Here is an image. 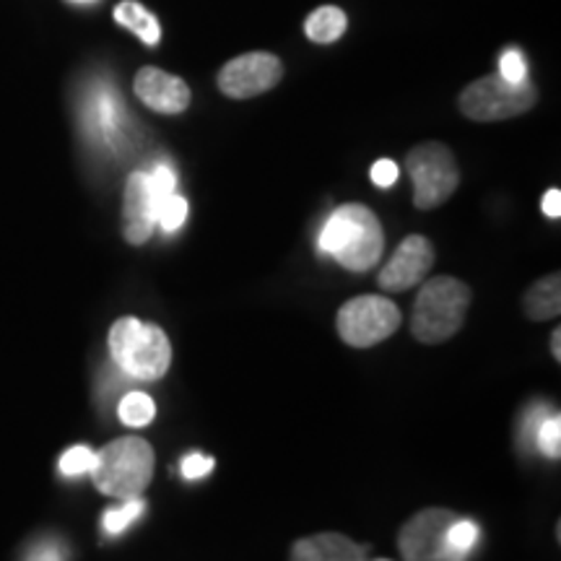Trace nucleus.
<instances>
[{"label":"nucleus","mask_w":561,"mask_h":561,"mask_svg":"<svg viewBox=\"0 0 561 561\" xmlns=\"http://www.w3.org/2000/svg\"><path fill=\"white\" fill-rule=\"evenodd\" d=\"M144 510H146V502L140 500V496H136V500H123V507H112L104 512L102 517L104 530H107L110 536H121V533L128 530L130 525L144 515Z\"/></svg>","instance_id":"6ab92c4d"},{"label":"nucleus","mask_w":561,"mask_h":561,"mask_svg":"<svg viewBox=\"0 0 561 561\" xmlns=\"http://www.w3.org/2000/svg\"><path fill=\"white\" fill-rule=\"evenodd\" d=\"M543 214L549 216V219H559L561 216V193L557 187L543 195Z\"/></svg>","instance_id":"c85d7f7f"},{"label":"nucleus","mask_w":561,"mask_h":561,"mask_svg":"<svg viewBox=\"0 0 561 561\" xmlns=\"http://www.w3.org/2000/svg\"><path fill=\"white\" fill-rule=\"evenodd\" d=\"M536 442L546 458H551V460L561 458V419H559V413H551V416L541 419V426H538V432H536Z\"/></svg>","instance_id":"412c9836"},{"label":"nucleus","mask_w":561,"mask_h":561,"mask_svg":"<svg viewBox=\"0 0 561 561\" xmlns=\"http://www.w3.org/2000/svg\"><path fill=\"white\" fill-rule=\"evenodd\" d=\"M157 413V405L146 392H128L117 405V416L128 426H146Z\"/></svg>","instance_id":"a211bd4d"},{"label":"nucleus","mask_w":561,"mask_h":561,"mask_svg":"<svg viewBox=\"0 0 561 561\" xmlns=\"http://www.w3.org/2000/svg\"><path fill=\"white\" fill-rule=\"evenodd\" d=\"M432 265H434L432 242L421 234H411L398 244V250L392 252L390 261L385 263L377 284H380V289L388 294L409 291L426 278V273L432 271Z\"/></svg>","instance_id":"9b49d317"},{"label":"nucleus","mask_w":561,"mask_h":561,"mask_svg":"<svg viewBox=\"0 0 561 561\" xmlns=\"http://www.w3.org/2000/svg\"><path fill=\"white\" fill-rule=\"evenodd\" d=\"M289 561H367V551L341 533H318L294 543Z\"/></svg>","instance_id":"4468645a"},{"label":"nucleus","mask_w":561,"mask_h":561,"mask_svg":"<svg viewBox=\"0 0 561 561\" xmlns=\"http://www.w3.org/2000/svg\"><path fill=\"white\" fill-rule=\"evenodd\" d=\"M405 170L413 180V206L432 210L453 198L460 185V170L453 151L437 140L413 146L405 157Z\"/></svg>","instance_id":"39448f33"},{"label":"nucleus","mask_w":561,"mask_h":561,"mask_svg":"<svg viewBox=\"0 0 561 561\" xmlns=\"http://www.w3.org/2000/svg\"><path fill=\"white\" fill-rule=\"evenodd\" d=\"M157 229V198H153L149 172H133L125 182L123 198V231L130 244L151 240Z\"/></svg>","instance_id":"f8f14e48"},{"label":"nucleus","mask_w":561,"mask_h":561,"mask_svg":"<svg viewBox=\"0 0 561 561\" xmlns=\"http://www.w3.org/2000/svg\"><path fill=\"white\" fill-rule=\"evenodd\" d=\"M476 541H479V525L455 517V523L447 528V543H450V549L468 557L473 551Z\"/></svg>","instance_id":"4be33fe9"},{"label":"nucleus","mask_w":561,"mask_h":561,"mask_svg":"<svg viewBox=\"0 0 561 561\" xmlns=\"http://www.w3.org/2000/svg\"><path fill=\"white\" fill-rule=\"evenodd\" d=\"M115 21L123 24L125 30H130L136 37L144 42V45L157 47L161 39V26L153 13H149L144 5L136 3V0H123V3L115 5Z\"/></svg>","instance_id":"dca6fc26"},{"label":"nucleus","mask_w":561,"mask_h":561,"mask_svg":"<svg viewBox=\"0 0 561 561\" xmlns=\"http://www.w3.org/2000/svg\"><path fill=\"white\" fill-rule=\"evenodd\" d=\"M284 79V66L271 53H250L229 60L219 73V89L231 100H250L271 91Z\"/></svg>","instance_id":"9d476101"},{"label":"nucleus","mask_w":561,"mask_h":561,"mask_svg":"<svg viewBox=\"0 0 561 561\" xmlns=\"http://www.w3.org/2000/svg\"><path fill=\"white\" fill-rule=\"evenodd\" d=\"M94 466V450H89L87 445H76L60 458V473L62 476H83Z\"/></svg>","instance_id":"5701e85b"},{"label":"nucleus","mask_w":561,"mask_h":561,"mask_svg":"<svg viewBox=\"0 0 561 561\" xmlns=\"http://www.w3.org/2000/svg\"><path fill=\"white\" fill-rule=\"evenodd\" d=\"M346 26H348L346 13L335 9V5H322V9H318L310 19H307L305 32L307 37L318 42V45H331V42L343 37Z\"/></svg>","instance_id":"f3484780"},{"label":"nucleus","mask_w":561,"mask_h":561,"mask_svg":"<svg viewBox=\"0 0 561 561\" xmlns=\"http://www.w3.org/2000/svg\"><path fill=\"white\" fill-rule=\"evenodd\" d=\"M403 314L398 305L388 297L364 294L348 299L339 310L335 328L343 343L354 348H371L401 328Z\"/></svg>","instance_id":"0eeeda50"},{"label":"nucleus","mask_w":561,"mask_h":561,"mask_svg":"<svg viewBox=\"0 0 561 561\" xmlns=\"http://www.w3.org/2000/svg\"><path fill=\"white\" fill-rule=\"evenodd\" d=\"M24 561H68V551L55 538H45V541H37L26 551Z\"/></svg>","instance_id":"a878e982"},{"label":"nucleus","mask_w":561,"mask_h":561,"mask_svg":"<svg viewBox=\"0 0 561 561\" xmlns=\"http://www.w3.org/2000/svg\"><path fill=\"white\" fill-rule=\"evenodd\" d=\"M398 164L390 159H380L375 161V167H371V182H375L377 187H392L398 182Z\"/></svg>","instance_id":"cd10ccee"},{"label":"nucleus","mask_w":561,"mask_h":561,"mask_svg":"<svg viewBox=\"0 0 561 561\" xmlns=\"http://www.w3.org/2000/svg\"><path fill=\"white\" fill-rule=\"evenodd\" d=\"M214 458H206V455H187L185 460H182V476H185L187 481H195V479H203V476H208L214 471Z\"/></svg>","instance_id":"bb28decb"},{"label":"nucleus","mask_w":561,"mask_h":561,"mask_svg":"<svg viewBox=\"0 0 561 561\" xmlns=\"http://www.w3.org/2000/svg\"><path fill=\"white\" fill-rule=\"evenodd\" d=\"M471 289L455 276H434L421 286L411 312V333L419 343L437 346L450 341L466 322Z\"/></svg>","instance_id":"f03ea898"},{"label":"nucleus","mask_w":561,"mask_h":561,"mask_svg":"<svg viewBox=\"0 0 561 561\" xmlns=\"http://www.w3.org/2000/svg\"><path fill=\"white\" fill-rule=\"evenodd\" d=\"M83 130L100 149H121L125 140V110L117 91L107 83L96 81L83 96Z\"/></svg>","instance_id":"1a4fd4ad"},{"label":"nucleus","mask_w":561,"mask_h":561,"mask_svg":"<svg viewBox=\"0 0 561 561\" xmlns=\"http://www.w3.org/2000/svg\"><path fill=\"white\" fill-rule=\"evenodd\" d=\"M73 3H91V0H73Z\"/></svg>","instance_id":"7c9ffc66"},{"label":"nucleus","mask_w":561,"mask_h":561,"mask_svg":"<svg viewBox=\"0 0 561 561\" xmlns=\"http://www.w3.org/2000/svg\"><path fill=\"white\" fill-rule=\"evenodd\" d=\"M551 354H553V359H561V331L557 328V331H553V335H551Z\"/></svg>","instance_id":"c756f323"},{"label":"nucleus","mask_w":561,"mask_h":561,"mask_svg":"<svg viewBox=\"0 0 561 561\" xmlns=\"http://www.w3.org/2000/svg\"><path fill=\"white\" fill-rule=\"evenodd\" d=\"M136 96L146 107L161 115H180L191 107V87L178 76L159 68H140L133 81Z\"/></svg>","instance_id":"ddd939ff"},{"label":"nucleus","mask_w":561,"mask_h":561,"mask_svg":"<svg viewBox=\"0 0 561 561\" xmlns=\"http://www.w3.org/2000/svg\"><path fill=\"white\" fill-rule=\"evenodd\" d=\"M455 512L445 507L421 510L398 533V549L405 561H466L447 543V528L455 523Z\"/></svg>","instance_id":"6e6552de"},{"label":"nucleus","mask_w":561,"mask_h":561,"mask_svg":"<svg viewBox=\"0 0 561 561\" xmlns=\"http://www.w3.org/2000/svg\"><path fill=\"white\" fill-rule=\"evenodd\" d=\"M460 112L476 123H500L525 115L536 104V89L528 81L510 83L500 73L468 83L460 94Z\"/></svg>","instance_id":"423d86ee"},{"label":"nucleus","mask_w":561,"mask_h":561,"mask_svg":"<svg viewBox=\"0 0 561 561\" xmlns=\"http://www.w3.org/2000/svg\"><path fill=\"white\" fill-rule=\"evenodd\" d=\"M523 307H525V314H528L530 320L541 322V320L559 318V312H561L559 273H551V276H543L541 280H536V284L525 291Z\"/></svg>","instance_id":"2eb2a0df"},{"label":"nucleus","mask_w":561,"mask_h":561,"mask_svg":"<svg viewBox=\"0 0 561 561\" xmlns=\"http://www.w3.org/2000/svg\"><path fill=\"white\" fill-rule=\"evenodd\" d=\"M91 479L112 500H136L153 476V450L140 437H121L94 453Z\"/></svg>","instance_id":"20e7f679"},{"label":"nucleus","mask_w":561,"mask_h":561,"mask_svg":"<svg viewBox=\"0 0 561 561\" xmlns=\"http://www.w3.org/2000/svg\"><path fill=\"white\" fill-rule=\"evenodd\" d=\"M385 234L380 219L359 203L333 210L320 231V252L339 261L351 273H367L380 263Z\"/></svg>","instance_id":"f257e3e1"},{"label":"nucleus","mask_w":561,"mask_h":561,"mask_svg":"<svg viewBox=\"0 0 561 561\" xmlns=\"http://www.w3.org/2000/svg\"><path fill=\"white\" fill-rule=\"evenodd\" d=\"M500 76L510 83L528 81V62H525L520 50H507L500 60Z\"/></svg>","instance_id":"393cba45"},{"label":"nucleus","mask_w":561,"mask_h":561,"mask_svg":"<svg viewBox=\"0 0 561 561\" xmlns=\"http://www.w3.org/2000/svg\"><path fill=\"white\" fill-rule=\"evenodd\" d=\"M149 180H151V191H153V198H157V206L159 201H164L167 195L178 193V174L170 164H157L153 170L149 172Z\"/></svg>","instance_id":"b1692460"},{"label":"nucleus","mask_w":561,"mask_h":561,"mask_svg":"<svg viewBox=\"0 0 561 561\" xmlns=\"http://www.w3.org/2000/svg\"><path fill=\"white\" fill-rule=\"evenodd\" d=\"M187 219V201L182 195L172 193L157 206V224L164 231H178Z\"/></svg>","instance_id":"aec40b11"},{"label":"nucleus","mask_w":561,"mask_h":561,"mask_svg":"<svg viewBox=\"0 0 561 561\" xmlns=\"http://www.w3.org/2000/svg\"><path fill=\"white\" fill-rule=\"evenodd\" d=\"M110 356L125 377L153 382L170 369L172 346L159 325L138 318H121L110 328Z\"/></svg>","instance_id":"7ed1b4c3"}]
</instances>
